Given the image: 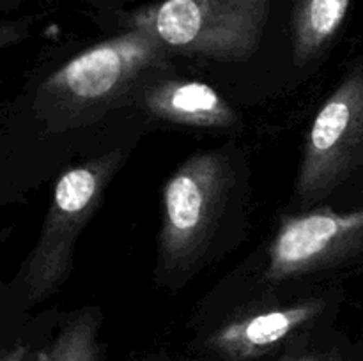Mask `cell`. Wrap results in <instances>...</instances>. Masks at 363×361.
<instances>
[{
  "label": "cell",
  "mask_w": 363,
  "mask_h": 361,
  "mask_svg": "<svg viewBox=\"0 0 363 361\" xmlns=\"http://www.w3.org/2000/svg\"><path fill=\"white\" fill-rule=\"evenodd\" d=\"M272 0H163L130 18L167 50L220 62L248 60L261 45Z\"/></svg>",
  "instance_id": "cell-1"
},
{
  "label": "cell",
  "mask_w": 363,
  "mask_h": 361,
  "mask_svg": "<svg viewBox=\"0 0 363 361\" xmlns=\"http://www.w3.org/2000/svg\"><path fill=\"white\" fill-rule=\"evenodd\" d=\"M117 163L119 154H106L66 170L57 179L38 243L18 278L25 303L48 299L66 282L73 265L74 243L98 209Z\"/></svg>",
  "instance_id": "cell-2"
},
{
  "label": "cell",
  "mask_w": 363,
  "mask_h": 361,
  "mask_svg": "<svg viewBox=\"0 0 363 361\" xmlns=\"http://www.w3.org/2000/svg\"><path fill=\"white\" fill-rule=\"evenodd\" d=\"M167 48L144 28L98 42L53 71L38 88L34 113L57 105H96L119 94L131 81L165 62Z\"/></svg>",
  "instance_id": "cell-3"
},
{
  "label": "cell",
  "mask_w": 363,
  "mask_h": 361,
  "mask_svg": "<svg viewBox=\"0 0 363 361\" xmlns=\"http://www.w3.org/2000/svg\"><path fill=\"white\" fill-rule=\"evenodd\" d=\"M363 158V67H354L314 117L296 177V197L314 204Z\"/></svg>",
  "instance_id": "cell-4"
},
{
  "label": "cell",
  "mask_w": 363,
  "mask_h": 361,
  "mask_svg": "<svg viewBox=\"0 0 363 361\" xmlns=\"http://www.w3.org/2000/svg\"><path fill=\"white\" fill-rule=\"evenodd\" d=\"M220 152H202L184 161L163 188L160 258L172 271L194 260L211 232L229 176Z\"/></svg>",
  "instance_id": "cell-5"
},
{
  "label": "cell",
  "mask_w": 363,
  "mask_h": 361,
  "mask_svg": "<svg viewBox=\"0 0 363 361\" xmlns=\"http://www.w3.org/2000/svg\"><path fill=\"white\" fill-rule=\"evenodd\" d=\"M363 248V207H318L280 222L268 253L266 278L282 282L319 271Z\"/></svg>",
  "instance_id": "cell-6"
},
{
  "label": "cell",
  "mask_w": 363,
  "mask_h": 361,
  "mask_svg": "<svg viewBox=\"0 0 363 361\" xmlns=\"http://www.w3.org/2000/svg\"><path fill=\"white\" fill-rule=\"evenodd\" d=\"M321 310L323 301L312 299L252 314L220 328L211 336V347L230 360L259 356L287 338L298 328L314 321Z\"/></svg>",
  "instance_id": "cell-7"
},
{
  "label": "cell",
  "mask_w": 363,
  "mask_h": 361,
  "mask_svg": "<svg viewBox=\"0 0 363 361\" xmlns=\"http://www.w3.org/2000/svg\"><path fill=\"white\" fill-rule=\"evenodd\" d=\"M144 101L152 115L181 126L229 127L238 119L223 96L199 80H163L145 91Z\"/></svg>",
  "instance_id": "cell-8"
},
{
  "label": "cell",
  "mask_w": 363,
  "mask_h": 361,
  "mask_svg": "<svg viewBox=\"0 0 363 361\" xmlns=\"http://www.w3.org/2000/svg\"><path fill=\"white\" fill-rule=\"evenodd\" d=\"M351 0H291L294 60L300 66L318 59L335 38Z\"/></svg>",
  "instance_id": "cell-9"
},
{
  "label": "cell",
  "mask_w": 363,
  "mask_h": 361,
  "mask_svg": "<svg viewBox=\"0 0 363 361\" xmlns=\"http://www.w3.org/2000/svg\"><path fill=\"white\" fill-rule=\"evenodd\" d=\"M98 314L82 311L64 326L57 338L38 354L35 361H98Z\"/></svg>",
  "instance_id": "cell-10"
},
{
  "label": "cell",
  "mask_w": 363,
  "mask_h": 361,
  "mask_svg": "<svg viewBox=\"0 0 363 361\" xmlns=\"http://www.w3.org/2000/svg\"><path fill=\"white\" fill-rule=\"evenodd\" d=\"M28 35V25L25 21H11L0 18V50L9 48L25 41Z\"/></svg>",
  "instance_id": "cell-11"
},
{
  "label": "cell",
  "mask_w": 363,
  "mask_h": 361,
  "mask_svg": "<svg viewBox=\"0 0 363 361\" xmlns=\"http://www.w3.org/2000/svg\"><path fill=\"white\" fill-rule=\"evenodd\" d=\"M27 357H28V350L21 345L13 347V349L0 354V361H27Z\"/></svg>",
  "instance_id": "cell-12"
},
{
  "label": "cell",
  "mask_w": 363,
  "mask_h": 361,
  "mask_svg": "<svg viewBox=\"0 0 363 361\" xmlns=\"http://www.w3.org/2000/svg\"><path fill=\"white\" fill-rule=\"evenodd\" d=\"M287 361H339L332 356H305V357H294V360Z\"/></svg>",
  "instance_id": "cell-13"
},
{
  "label": "cell",
  "mask_w": 363,
  "mask_h": 361,
  "mask_svg": "<svg viewBox=\"0 0 363 361\" xmlns=\"http://www.w3.org/2000/svg\"><path fill=\"white\" fill-rule=\"evenodd\" d=\"M2 140L4 137H2V131H0V152H2Z\"/></svg>",
  "instance_id": "cell-14"
}]
</instances>
